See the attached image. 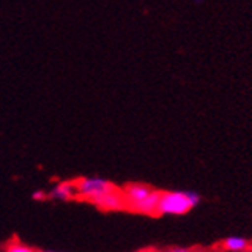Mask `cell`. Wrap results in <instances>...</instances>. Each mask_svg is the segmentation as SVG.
<instances>
[{"label":"cell","instance_id":"obj_1","mask_svg":"<svg viewBox=\"0 0 252 252\" xmlns=\"http://www.w3.org/2000/svg\"><path fill=\"white\" fill-rule=\"evenodd\" d=\"M200 195L197 192L166 191L160 192L157 216H183L198 205Z\"/></svg>","mask_w":252,"mask_h":252},{"label":"cell","instance_id":"obj_2","mask_svg":"<svg viewBox=\"0 0 252 252\" xmlns=\"http://www.w3.org/2000/svg\"><path fill=\"white\" fill-rule=\"evenodd\" d=\"M74 185L77 198L86 200L90 203H93L95 198L116 188L114 183H111L109 180H105L102 177H82L74 180Z\"/></svg>","mask_w":252,"mask_h":252},{"label":"cell","instance_id":"obj_3","mask_svg":"<svg viewBox=\"0 0 252 252\" xmlns=\"http://www.w3.org/2000/svg\"><path fill=\"white\" fill-rule=\"evenodd\" d=\"M122 191L126 200V209L135 211V208L140 205L146 197H149L154 189L143 183H129V185H126Z\"/></svg>","mask_w":252,"mask_h":252},{"label":"cell","instance_id":"obj_4","mask_svg":"<svg viewBox=\"0 0 252 252\" xmlns=\"http://www.w3.org/2000/svg\"><path fill=\"white\" fill-rule=\"evenodd\" d=\"M93 205H95L98 209H103V211H122V209H126V200H125L123 191L116 186L114 189H111V191L95 198L93 201Z\"/></svg>","mask_w":252,"mask_h":252},{"label":"cell","instance_id":"obj_5","mask_svg":"<svg viewBox=\"0 0 252 252\" xmlns=\"http://www.w3.org/2000/svg\"><path fill=\"white\" fill-rule=\"evenodd\" d=\"M49 198H56V200H72L77 198V194H75V185L74 182H62L57 186H54V189L48 195Z\"/></svg>","mask_w":252,"mask_h":252},{"label":"cell","instance_id":"obj_6","mask_svg":"<svg viewBox=\"0 0 252 252\" xmlns=\"http://www.w3.org/2000/svg\"><path fill=\"white\" fill-rule=\"evenodd\" d=\"M223 246L226 251H229V252H240V251L248 249V242L242 237H229L224 240Z\"/></svg>","mask_w":252,"mask_h":252},{"label":"cell","instance_id":"obj_7","mask_svg":"<svg viewBox=\"0 0 252 252\" xmlns=\"http://www.w3.org/2000/svg\"><path fill=\"white\" fill-rule=\"evenodd\" d=\"M5 252H37V251H34V249L30 248V246H25V245H22V243H19V242H12V243L6 248Z\"/></svg>","mask_w":252,"mask_h":252},{"label":"cell","instance_id":"obj_8","mask_svg":"<svg viewBox=\"0 0 252 252\" xmlns=\"http://www.w3.org/2000/svg\"><path fill=\"white\" fill-rule=\"evenodd\" d=\"M169 252H189V251L185 249V248H174V249H171Z\"/></svg>","mask_w":252,"mask_h":252},{"label":"cell","instance_id":"obj_9","mask_svg":"<svg viewBox=\"0 0 252 252\" xmlns=\"http://www.w3.org/2000/svg\"><path fill=\"white\" fill-rule=\"evenodd\" d=\"M34 198H35V200H43V198H45V194H42V192H35V194H34Z\"/></svg>","mask_w":252,"mask_h":252},{"label":"cell","instance_id":"obj_10","mask_svg":"<svg viewBox=\"0 0 252 252\" xmlns=\"http://www.w3.org/2000/svg\"><path fill=\"white\" fill-rule=\"evenodd\" d=\"M240 252H252V249H245V251H240Z\"/></svg>","mask_w":252,"mask_h":252},{"label":"cell","instance_id":"obj_11","mask_svg":"<svg viewBox=\"0 0 252 252\" xmlns=\"http://www.w3.org/2000/svg\"><path fill=\"white\" fill-rule=\"evenodd\" d=\"M42 252H54V251H42Z\"/></svg>","mask_w":252,"mask_h":252}]
</instances>
